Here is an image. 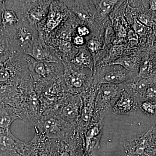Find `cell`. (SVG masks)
Segmentation results:
<instances>
[{
	"mask_svg": "<svg viewBox=\"0 0 156 156\" xmlns=\"http://www.w3.org/2000/svg\"><path fill=\"white\" fill-rule=\"evenodd\" d=\"M77 125L63 120L55 111L44 112L34 127L35 133L48 139L66 140L73 136L77 131Z\"/></svg>",
	"mask_w": 156,
	"mask_h": 156,
	"instance_id": "6da1fadb",
	"label": "cell"
},
{
	"mask_svg": "<svg viewBox=\"0 0 156 156\" xmlns=\"http://www.w3.org/2000/svg\"><path fill=\"white\" fill-rule=\"evenodd\" d=\"M26 59L37 94L45 86L60 79L63 75L64 66L62 61L58 63L38 61L27 55Z\"/></svg>",
	"mask_w": 156,
	"mask_h": 156,
	"instance_id": "7a4b0ae2",
	"label": "cell"
},
{
	"mask_svg": "<svg viewBox=\"0 0 156 156\" xmlns=\"http://www.w3.org/2000/svg\"><path fill=\"white\" fill-rule=\"evenodd\" d=\"M64 71L61 77L66 92L69 95H79L87 91L93 84V72L80 69L69 61H63Z\"/></svg>",
	"mask_w": 156,
	"mask_h": 156,
	"instance_id": "3957f363",
	"label": "cell"
},
{
	"mask_svg": "<svg viewBox=\"0 0 156 156\" xmlns=\"http://www.w3.org/2000/svg\"><path fill=\"white\" fill-rule=\"evenodd\" d=\"M8 43L14 53H25L39 38L36 27L24 20L20 21L16 26L4 29Z\"/></svg>",
	"mask_w": 156,
	"mask_h": 156,
	"instance_id": "277c9868",
	"label": "cell"
},
{
	"mask_svg": "<svg viewBox=\"0 0 156 156\" xmlns=\"http://www.w3.org/2000/svg\"><path fill=\"white\" fill-rule=\"evenodd\" d=\"M52 1H12L11 9L16 13L20 21L24 20L36 27L48 16Z\"/></svg>",
	"mask_w": 156,
	"mask_h": 156,
	"instance_id": "5b68a950",
	"label": "cell"
},
{
	"mask_svg": "<svg viewBox=\"0 0 156 156\" xmlns=\"http://www.w3.org/2000/svg\"><path fill=\"white\" fill-rule=\"evenodd\" d=\"M70 12L62 1H52L46 18L36 26L44 41L68 19Z\"/></svg>",
	"mask_w": 156,
	"mask_h": 156,
	"instance_id": "8992f818",
	"label": "cell"
},
{
	"mask_svg": "<svg viewBox=\"0 0 156 156\" xmlns=\"http://www.w3.org/2000/svg\"><path fill=\"white\" fill-rule=\"evenodd\" d=\"M137 75L127 70L119 65L107 64L96 66L93 71V84L119 85L131 80Z\"/></svg>",
	"mask_w": 156,
	"mask_h": 156,
	"instance_id": "52a82bcc",
	"label": "cell"
},
{
	"mask_svg": "<svg viewBox=\"0 0 156 156\" xmlns=\"http://www.w3.org/2000/svg\"><path fill=\"white\" fill-rule=\"evenodd\" d=\"M99 85H94L86 92L80 94L82 106L80 115L77 124V129L81 134L94 123L104 119H100L96 114L95 100Z\"/></svg>",
	"mask_w": 156,
	"mask_h": 156,
	"instance_id": "ba28073f",
	"label": "cell"
},
{
	"mask_svg": "<svg viewBox=\"0 0 156 156\" xmlns=\"http://www.w3.org/2000/svg\"><path fill=\"white\" fill-rule=\"evenodd\" d=\"M126 156H155L151 129L137 136L126 139L123 142Z\"/></svg>",
	"mask_w": 156,
	"mask_h": 156,
	"instance_id": "9c48e42d",
	"label": "cell"
},
{
	"mask_svg": "<svg viewBox=\"0 0 156 156\" xmlns=\"http://www.w3.org/2000/svg\"><path fill=\"white\" fill-rule=\"evenodd\" d=\"M122 91L118 85H99L95 100V113L98 117L104 119L105 113L114 106L119 98Z\"/></svg>",
	"mask_w": 156,
	"mask_h": 156,
	"instance_id": "30bf717a",
	"label": "cell"
},
{
	"mask_svg": "<svg viewBox=\"0 0 156 156\" xmlns=\"http://www.w3.org/2000/svg\"><path fill=\"white\" fill-rule=\"evenodd\" d=\"M70 13L78 19L81 24L92 29L100 22L92 1H62Z\"/></svg>",
	"mask_w": 156,
	"mask_h": 156,
	"instance_id": "8fae6325",
	"label": "cell"
},
{
	"mask_svg": "<svg viewBox=\"0 0 156 156\" xmlns=\"http://www.w3.org/2000/svg\"><path fill=\"white\" fill-rule=\"evenodd\" d=\"M20 119L34 127L43 114L38 95L34 92L24 98L20 107Z\"/></svg>",
	"mask_w": 156,
	"mask_h": 156,
	"instance_id": "7c38bea8",
	"label": "cell"
},
{
	"mask_svg": "<svg viewBox=\"0 0 156 156\" xmlns=\"http://www.w3.org/2000/svg\"><path fill=\"white\" fill-rule=\"evenodd\" d=\"M82 100L80 95H68L56 109H53L65 121L77 125L80 115Z\"/></svg>",
	"mask_w": 156,
	"mask_h": 156,
	"instance_id": "4fadbf2b",
	"label": "cell"
},
{
	"mask_svg": "<svg viewBox=\"0 0 156 156\" xmlns=\"http://www.w3.org/2000/svg\"><path fill=\"white\" fill-rule=\"evenodd\" d=\"M54 156H83V140L77 130L73 136L66 140L54 139Z\"/></svg>",
	"mask_w": 156,
	"mask_h": 156,
	"instance_id": "5bb4252c",
	"label": "cell"
},
{
	"mask_svg": "<svg viewBox=\"0 0 156 156\" xmlns=\"http://www.w3.org/2000/svg\"><path fill=\"white\" fill-rule=\"evenodd\" d=\"M39 38L26 51L24 54L38 61L47 62H62L53 48L45 43L43 35L39 32Z\"/></svg>",
	"mask_w": 156,
	"mask_h": 156,
	"instance_id": "9a60e30c",
	"label": "cell"
},
{
	"mask_svg": "<svg viewBox=\"0 0 156 156\" xmlns=\"http://www.w3.org/2000/svg\"><path fill=\"white\" fill-rule=\"evenodd\" d=\"M103 121L101 120L94 123L82 134L84 145L83 156H92L93 151L100 148Z\"/></svg>",
	"mask_w": 156,
	"mask_h": 156,
	"instance_id": "2e32d148",
	"label": "cell"
},
{
	"mask_svg": "<svg viewBox=\"0 0 156 156\" xmlns=\"http://www.w3.org/2000/svg\"><path fill=\"white\" fill-rule=\"evenodd\" d=\"M103 29L92 32L91 35L87 39L86 47L93 57L95 67L96 64L103 59L107 53L106 45L104 39Z\"/></svg>",
	"mask_w": 156,
	"mask_h": 156,
	"instance_id": "e0dca14e",
	"label": "cell"
},
{
	"mask_svg": "<svg viewBox=\"0 0 156 156\" xmlns=\"http://www.w3.org/2000/svg\"><path fill=\"white\" fill-rule=\"evenodd\" d=\"M139 101L122 89L121 95L112 108L115 115H131L139 108Z\"/></svg>",
	"mask_w": 156,
	"mask_h": 156,
	"instance_id": "ac0fdd59",
	"label": "cell"
},
{
	"mask_svg": "<svg viewBox=\"0 0 156 156\" xmlns=\"http://www.w3.org/2000/svg\"><path fill=\"white\" fill-rule=\"evenodd\" d=\"M153 84L149 80L136 75L127 83L118 85L120 89L126 91L128 94L136 98L140 102L144 101V94L148 87Z\"/></svg>",
	"mask_w": 156,
	"mask_h": 156,
	"instance_id": "d6986e66",
	"label": "cell"
},
{
	"mask_svg": "<svg viewBox=\"0 0 156 156\" xmlns=\"http://www.w3.org/2000/svg\"><path fill=\"white\" fill-rule=\"evenodd\" d=\"M20 119V111L6 104L0 103V131L10 130L12 123Z\"/></svg>",
	"mask_w": 156,
	"mask_h": 156,
	"instance_id": "ffe728a7",
	"label": "cell"
},
{
	"mask_svg": "<svg viewBox=\"0 0 156 156\" xmlns=\"http://www.w3.org/2000/svg\"><path fill=\"white\" fill-rule=\"evenodd\" d=\"M69 62L78 68L87 69L93 72L94 71L95 69L94 60L86 46L80 48L74 57Z\"/></svg>",
	"mask_w": 156,
	"mask_h": 156,
	"instance_id": "44dd1931",
	"label": "cell"
},
{
	"mask_svg": "<svg viewBox=\"0 0 156 156\" xmlns=\"http://www.w3.org/2000/svg\"><path fill=\"white\" fill-rule=\"evenodd\" d=\"M119 1L117 0L92 1L97 12L98 19L103 21L115 10Z\"/></svg>",
	"mask_w": 156,
	"mask_h": 156,
	"instance_id": "7402d4cb",
	"label": "cell"
},
{
	"mask_svg": "<svg viewBox=\"0 0 156 156\" xmlns=\"http://www.w3.org/2000/svg\"><path fill=\"white\" fill-rule=\"evenodd\" d=\"M138 56L135 54L126 55L115 59L109 64L116 65L135 74H138L140 65Z\"/></svg>",
	"mask_w": 156,
	"mask_h": 156,
	"instance_id": "603a6c76",
	"label": "cell"
},
{
	"mask_svg": "<svg viewBox=\"0 0 156 156\" xmlns=\"http://www.w3.org/2000/svg\"><path fill=\"white\" fill-rule=\"evenodd\" d=\"M1 24L4 29L14 27L20 22L16 13L12 9H7L3 5L1 15Z\"/></svg>",
	"mask_w": 156,
	"mask_h": 156,
	"instance_id": "cb8c5ba5",
	"label": "cell"
},
{
	"mask_svg": "<svg viewBox=\"0 0 156 156\" xmlns=\"http://www.w3.org/2000/svg\"><path fill=\"white\" fill-rule=\"evenodd\" d=\"M20 156H39L37 138L34 135L30 141L25 142L24 148Z\"/></svg>",
	"mask_w": 156,
	"mask_h": 156,
	"instance_id": "d4e9b609",
	"label": "cell"
},
{
	"mask_svg": "<svg viewBox=\"0 0 156 156\" xmlns=\"http://www.w3.org/2000/svg\"><path fill=\"white\" fill-rule=\"evenodd\" d=\"M139 108L147 116H154L156 115V101H143L140 103Z\"/></svg>",
	"mask_w": 156,
	"mask_h": 156,
	"instance_id": "484cf974",
	"label": "cell"
},
{
	"mask_svg": "<svg viewBox=\"0 0 156 156\" xmlns=\"http://www.w3.org/2000/svg\"><path fill=\"white\" fill-rule=\"evenodd\" d=\"M133 29L135 32L137 34V35H146L149 32V27L144 25L143 24L140 22L136 17L134 20V23H133Z\"/></svg>",
	"mask_w": 156,
	"mask_h": 156,
	"instance_id": "4316f807",
	"label": "cell"
},
{
	"mask_svg": "<svg viewBox=\"0 0 156 156\" xmlns=\"http://www.w3.org/2000/svg\"><path fill=\"white\" fill-rule=\"evenodd\" d=\"M76 34L80 36L83 37L86 39L92 34V30L89 27L80 23L76 29Z\"/></svg>",
	"mask_w": 156,
	"mask_h": 156,
	"instance_id": "83f0119b",
	"label": "cell"
},
{
	"mask_svg": "<svg viewBox=\"0 0 156 156\" xmlns=\"http://www.w3.org/2000/svg\"><path fill=\"white\" fill-rule=\"evenodd\" d=\"M144 99L156 101V83L151 84L148 87L144 94Z\"/></svg>",
	"mask_w": 156,
	"mask_h": 156,
	"instance_id": "f1b7e54d",
	"label": "cell"
},
{
	"mask_svg": "<svg viewBox=\"0 0 156 156\" xmlns=\"http://www.w3.org/2000/svg\"><path fill=\"white\" fill-rule=\"evenodd\" d=\"M72 43L74 47L80 49L86 46L87 39L75 34L72 39Z\"/></svg>",
	"mask_w": 156,
	"mask_h": 156,
	"instance_id": "f546056e",
	"label": "cell"
},
{
	"mask_svg": "<svg viewBox=\"0 0 156 156\" xmlns=\"http://www.w3.org/2000/svg\"><path fill=\"white\" fill-rule=\"evenodd\" d=\"M136 18L140 22L148 27L151 26L153 25V20L151 18L150 15L149 14H140Z\"/></svg>",
	"mask_w": 156,
	"mask_h": 156,
	"instance_id": "4dcf8cb0",
	"label": "cell"
},
{
	"mask_svg": "<svg viewBox=\"0 0 156 156\" xmlns=\"http://www.w3.org/2000/svg\"><path fill=\"white\" fill-rule=\"evenodd\" d=\"M6 44H5L3 41H0V57L6 53Z\"/></svg>",
	"mask_w": 156,
	"mask_h": 156,
	"instance_id": "1f68e13d",
	"label": "cell"
},
{
	"mask_svg": "<svg viewBox=\"0 0 156 156\" xmlns=\"http://www.w3.org/2000/svg\"><path fill=\"white\" fill-rule=\"evenodd\" d=\"M148 4L150 10L153 11H156V0L149 1Z\"/></svg>",
	"mask_w": 156,
	"mask_h": 156,
	"instance_id": "d6a6232c",
	"label": "cell"
},
{
	"mask_svg": "<svg viewBox=\"0 0 156 156\" xmlns=\"http://www.w3.org/2000/svg\"><path fill=\"white\" fill-rule=\"evenodd\" d=\"M5 1H0V9L3 7L4 3H5Z\"/></svg>",
	"mask_w": 156,
	"mask_h": 156,
	"instance_id": "836d02e7",
	"label": "cell"
},
{
	"mask_svg": "<svg viewBox=\"0 0 156 156\" xmlns=\"http://www.w3.org/2000/svg\"><path fill=\"white\" fill-rule=\"evenodd\" d=\"M0 19H1V17H0ZM2 24L1 23H0V32H1V31H2Z\"/></svg>",
	"mask_w": 156,
	"mask_h": 156,
	"instance_id": "e575fe53",
	"label": "cell"
}]
</instances>
